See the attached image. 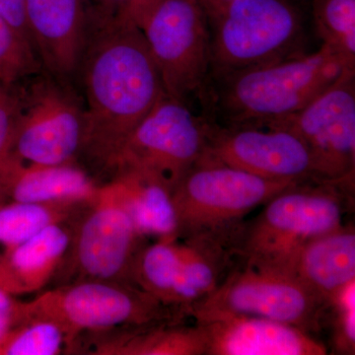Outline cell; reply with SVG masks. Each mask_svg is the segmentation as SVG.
Returning a JSON list of instances; mask_svg holds the SVG:
<instances>
[{"label": "cell", "instance_id": "cell-1", "mask_svg": "<svg viewBox=\"0 0 355 355\" xmlns=\"http://www.w3.org/2000/svg\"><path fill=\"white\" fill-rule=\"evenodd\" d=\"M78 73L86 98L79 156L111 174L121 147L166 93L144 30L130 17L91 12Z\"/></svg>", "mask_w": 355, "mask_h": 355}, {"label": "cell", "instance_id": "cell-2", "mask_svg": "<svg viewBox=\"0 0 355 355\" xmlns=\"http://www.w3.org/2000/svg\"><path fill=\"white\" fill-rule=\"evenodd\" d=\"M355 65L322 44L313 53L217 78L216 100L230 125H268L297 113Z\"/></svg>", "mask_w": 355, "mask_h": 355}, {"label": "cell", "instance_id": "cell-3", "mask_svg": "<svg viewBox=\"0 0 355 355\" xmlns=\"http://www.w3.org/2000/svg\"><path fill=\"white\" fill-rule=\"evenodd\" d=\"M347 186L307 181L280 191L258 216L237 228L232 246L236 259L292 273L308 242L343 224Z\"/></svg>", "mask_w": 355, "mask_h": 355}, {"label": "cell", "instance_id": "cell-4", "mask_svg": "<svg viewBox=\"0 0 355 355\" xmlns=\"http://www.w3.org/2000/svg\"><path fill=\"white\" fill-rule=\"evenodd\" d=\"M23 322L51 320L62 327L73 350L84 333H103L162 322L183 321V311L161 303L130 284L80 282L55 286L23 303Z\"/></svg>", "mask_w": 355, "mask_h": 355}, {"label": "cell", "instance_id": "cell-5", "mask_svg": "<svg viewBox=\"0 0 355 355\" xmlns=\"http://www.w3.org/2000/svg\"><path fill=\"white\" fill-rule=\"evenodd\" d=\"M207 19L216 79L301 53L300 14L287 0H231Z\"/></svg>", "mask_w": 355, "mask_h": 355}, {"label": "cell", "instance_id": "cell-6", "mask_svg": "<svg viewBox=\"0 0 355 355\" xmlns=\"http://www.w3.org/2000/svg\"><path fill=\"white\" fill-rule=\"evenodd\" d=\"M296 184L202 159L170 193L175 237L231 230L252 210Z\"/></svg>", "mask_w": 355, "mask_h": 355}, {"label": "cell", "instance_id": "cell-7", "mask_svg": "<svg viewBox=\"0 0 355 355\" xmlns=\"http://www.w3.org/2000/svg\"><path fill=\"white\" fill-rule=\"evenodd\" d=\"M144 238L111 184H103L74 222L69 249L53 279L55 286L90 280L132 284L133 261Z\"/></svg>", "mask_w": 355, "mask_h": 355}, {"label": "cell", "instance_id": "cell-8", "mask_svg": "<svg viewBox=\"0 0 355 355\" xmlns=\"http://www.w3.org/2000/svg\"><path fill=\"white\" fill-rule=\"evenodd\" d=\"M210 125L186 103L165 94L121 147L112 177L135 173L170 191L205 155Z\"/></svg>", "mask_w": 355, "mask_h": 355}, {"label": "cell", "instance_id": "cell-9", "mask_svg": "<svg viewBox=\"0 0 355 355\" xmlns=\"http://www.w3.org/2000/svg\"><path fill=\"white\" fill-rule=\"evenodd\" d=\"M331 307L293 273L238 260L209 295L188 316L243 314L291 324L312 334Z\"/></svg>", "mask_w": 355, "mask_h": 355}, {"label": "cell", "instance_id": "cell-10", "mask_svg": "<svg viewBox=\"0 0 355 355\" xmlns=\"http://www.w3.org/2000/svg\"><path fill=\"white\" fill-rule=\"evenodd\" d=\"M11 153L23 164L76 162L84 133V106L69 83L48 72L18 90Z\"/></svg>", "mask_w": 355, "mask_h": 355}, {"label": "cell", "instance_id": "cell-11", "mask_svg": "<svg viewBox=\"0 0 355 355\" xmlns=\"http://www.w3.org/2000/svg\"><path fill=\"white\" fill-rule=\"evenodd\" d=\"M166 94L186 103L210 72V30L200 0H162L142 27Z\"/></svg>", "mask_w": 355, "mask_h": 355}, {"label": "cell", "instance_id": "cell-12", "mask_svg": "<svg viewBox=\"0 0 355 355\" xmlns=\"http://www.w3.org/2000/svg\"><path fill=\"white\" fill-rule=\"evenodd\" d=\"M298 135L317 181L352 184L355 166V69L347 70L307 106L270 123Z\"/></svg>", "mask_w": 355, "mask_h": 355}, {"label": "cell", "instance_id": "cell-13", "mask_svg": "<svg viewBox=\"0 0 355 355\" xmlns=\"http://www.w3.org/2000/svg\"><path fill=\"white\" fill-rule=\"evenodd\" d=\"M202 159L275 181H317L307 146L288 128L273 125H210Z\"/></svg>", "mask_w": 355, "mask_h": 355}, {"label": "cell", "instance_id": "cell-14", "mask_svg": "<svg viewBox=\"0 0 355 355\" xmlns=\"http://www.w3.org/2000/svg\"><path fill=\"white\" fill-rule=\"evenodd\" d=\"M207 338V355H324L328 349L308 331L243 314L193 317Z\"/></svg>", "mask_w": 355, "mask_h": 355}, {"label": "cell", "instance_id": "cell-15", "mask_svg": "<svg viewBox=\"0 0 355 355\" xmlns=\"http://www.w3.org/2000/svg\"><path fill=\"white\" fill-rule=\"evenodd\" d=\"M33 44L44 71L69 83L78 73L90 0H25Z\"/></svg>", "mask_w": 355, "mask_h": 355}, {"label": "cell", "instance_id": "cell-16", "mask_svg": "<svg viewBox=\"0 0 355 355\" xmlns=\"http://www.w3.org/2000/svg\"><path fill=\"white\" fill-rule=\"evenodd\" d=\"M76 220L55 224L22 244L2 250L0 286L16 296L48 286L69 249Z\"/></svg>", "mask_w": 355, "mask_h": 355}, {"label": "cell", "instance_id": "cell-17", "mask_svg": "<svg viewBox=\"0 0 355 355\" xmlns=\"http://www.w3.org/2000/svg\"><path fill=\"white\" fill-rule=\"evenodd\" d=\"M292 273L333 306L355 279V230L338 226L317 236L299 253Z\"/></svg>", "mask_w": 355, "mask_h": 355}, {"label": "cell", "instance_id": "cell-18", "mask_svg": "<svg viewBox=\"0 0 355 355\" xmlns=\"http://www.w3.org/2000/svg\"><path fill=\"white\" fill-rule=\"evenodd\" d=\"M96 334L90 354L207 355V338L198 324L162 322Z\"/></svg>", "mask_w": 355, "mask_h": 355}, {"label": "cell", "instance_id": "cell-19", "mask_svg": "<svg viewBox=\"0 0 355 355\" xmlns=\"http://www.w3.org/2000/svg\"><path fill=\"white\" fill-rule=\"evenodd\" d=\"M100 187L76 162L36 165L18 160L9 184L8 202H85L94 200Z\"/></svg>", "mask_w": 355, "mask_h": 355}, {"label": "cell", "instance_id": "cell-20", "mask_svg": "<svg viewBox=\"0 0 355 355\" xmlns=\"http://www.w3.org/2000/svg\"><path fill=\"white\" fill-rule=\"evenodd\" d=\"M144 236L175 238L170 191L161 183L135 173H120L109 182Z\"/></svg>", "mask_w": 355, "mask_h": 355}, {"label": "cell", "instance_id": "cell-21", "mask_svg": "<svg viewBox=\"0 0 355 355\" xmlns=\"http://www.w3.org/2000/svg\"><path fill=\"white\" fill-rule=\"evenodd\" d=\"M92 200L3 203L0 205V246L3 250L17 246L51 225L76 220Z\"/></svg>", "mask_w": 355, "mask_h": 355}, {"label": "cell", "instance_id": "cell-22", "mask_svg": "<svg viewBox=\"0 0 355 355\" xmlns=\"http://www.w3.org/2000/svg\"><path fill=\"white\" fill-rule=\"evenodd\" d=\"M318 36L355 65V0H313Z\"/></svg>", "mask_w": 355, "mask_h": 355}, {"label": "cell", "instance_id": "cell-23", "mask_svg": "<svg viewBox=\"0 0 355 355\" xmlns=\"http://www.w3.org/2000/svg\"><path fill=\"white\" fill-rule=\"evenodd\" d=\"M67 350L62 327L42 318L26 320L0 342V355H58Z\"/></svg>", "mask_w": 355, "mask_h": 355}, {"label": "cell", "instance_id": "cell-24", "mask_svg": "<svg viewBox=\"0 0 355 355\" xmlns=\"http://www.w3.org/2000/svg\"><path fill=\"white\" fill-rule=\"evenodd\" d=\"M43 70L34 46L0 15V83L14 87Z\"/></svg>", "mask_w": 355, "mask_h": 355}, {"label": "cell", "instance_id": "cell-25", "mask_svg": "<svg viewBox=\"0 0 355 355\" xmlns=\"http://www.w3.org/2000/svg\"><path fill=\"white\" fill-rule=\"evenodd\" d=\"M19 106L17 85L0 94V205L8 202V189L18 159L11 153V140Z\"/></svg>", "mask_w": 355, "mask_h": 355}, {"label": "cell", "instance_id": "cell-26", "mask_svg": "<svg viewBox=\"0 0 355 355\" xmlns=\"http://www.w3.org/2000/svg\"><path fill=\"white\" fill-rule=\"evenodd\" d=\"M23 303L0 286V342L23 322Z\"/></svg>", "mask_w": 355, "mask_h": 355}, {"label": "cell", "instance_id": "cell-27", "mask_svg": "<svg viewBox=\"0 0 355 355\" xmlns=\"http://www.w3.org/2000/svg\"><path fill=\"white\" fill-rule=\"evenodd\" d=\"M93 11L104 17H130L133 0H90Z\"/></svg>", "mask_w": 355, "mask_h": 355}, {"label": "cell", "instance_id": "cell-28", "mask_svg": "<svg viewBox=\"0 0 355 355\" xmlns=\"http://www.w3.org/2000/svg\"><path fill=\"white\" fill-rule=\"evenodd\" d=\"M161 1L162 0H133L130 9L132 20L142 29L150 14Z\"/></svg>", "mask_w": 355, "mask_h": 355}, {"label": "cell", "instance_id": "cell-29", "mask_svg": "<svg viewBox=\"0 0 355 355\" xmlns=\"http://www.w3.org/2000/svg\"><path fill=\"white\" fill-rule=\"evenodd\" d=\"M231 0H200L205 13H207V18L216 14L219 9L226 6Z\"/></svg>", "mask_w": 355, "mask_h": 355}, {"label": "cell", "instance_id": "cell-30", "mask_svg": "<svg viewBox=\"0 0 355 355\" xmlns=\"http://www.w3.org/2000/svg\"><path fill=\"white\" fill-rule=\"evenodd\" d=\"M7 88L9 87H6V86H4L3 84L0 83V94H1V93L3 92V91L6 90V89Z\"/></svg>", "mask_w": 355, "mask_h": 355}]
</instances>
